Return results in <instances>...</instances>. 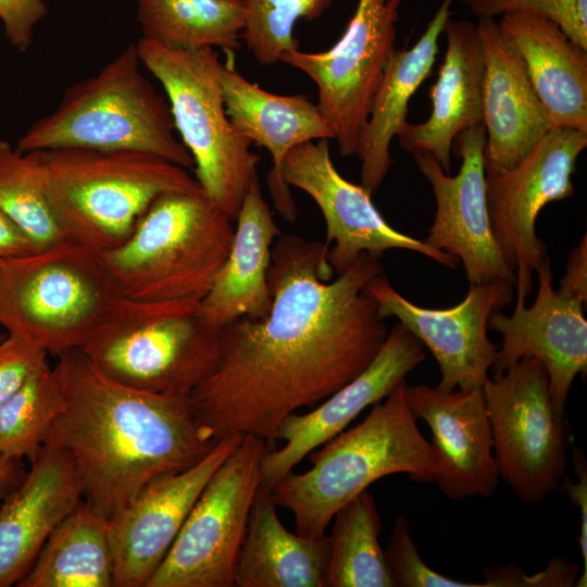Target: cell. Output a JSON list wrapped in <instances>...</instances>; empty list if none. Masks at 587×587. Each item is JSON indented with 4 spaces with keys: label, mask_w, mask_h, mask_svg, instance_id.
<instances>
[{
    "label": "cell",
    "mask_w": 587,
    "mask_h": 587,
    "mask_svg": "<svg viewBox=\"0 0 587 587\" xmlns=\"http://www.w3.org/2000/svg\"><path fill=\"white\" fill-rule=\"evenodd\" d=\"M275 241L268 314L220 328L215 364L188 397L210 441L252 435L273 448L280 423L357 377L389 332L366 289L384 273L380 257L362 252L333 279L323 242L282 234Z\"/></svg>",
    "instance_id": "6da1fadb"
},
{
    "label": "cell",
    "mask_w": 587,
    "mask_h": 587,
    "mask_svg": "<svg viewBox=\"0 0 587 587\" xmlns=\"http://www.w3.org/2000/svg\"><path fill=\"white\" fill-rule=\"evenodd\" d=\"M58 359L64 405L43 447L70 453L83 499L109 520L148 482L192 465L216 444L200 433L188 398L121 385L80 349Z\"/></svg>",
    "instance_id": "7a4b0ae2"
},
{
    "label": "cell",
    "mask_w": 587,
    "mask_h": 587,
    "mask_svg": "<svg viewBox=\"0 0 587 587\" xmlns=\"http://www.w3.org/2000/svg\"><path fill=\"white\" fill-rule=\"evenodd\" d=\"M405 383L372 405L361 423L310 452L308 471H291L270 489L275 504L292 513L298 534L325 535L339 509L385 476L434 483L432 448L408 407Z\"/></svg>",
    "instance_id": "3957f363"
},
{
    "label": "cell",
    "mask_w": 587,
    "mask_h": 587,
    "mask_svg": "<svg viewBox=\"0 0 587 587\" xmlns=\"http://www.w3.org/2000/svg\"><path fill=\"white\" fill-rule=\"evenodd\" d=\"M234 223L198 184L158 196L121 245L98 253L121 297L200 302L229 252Z\"/></svg>",
    "instance_id": "277c9868"
},
{
    "label": "cell",
    "mask_w": 587,
    "mask_h": 587,
    "mask_svg": "<svg viewBox=\"0 0 587 587\" xmlns=\"http://www.w3.org/2000/svg\"><path fill=\"white\" fill-rule=\"evenodd\" d=\"M140 65L136 43L125 47L98 73L70 86L57 108L26 129L16 148L139 150L192 171L193 160L175 136L168 101Z\"/></svg>",
    "instance_id": "5b68a950"
},
{
    "label": "cell",
    "mask_w": 587,
    "mask_h": 587,
    "mask_svg": "<svg viewBox=\"0 0 587 587\" xmlns=\"http://www.w3.org/2000/svg\"><path fill=\"white\" fill-rule=\"evenodd\" d=\"M39 151L46 191L66 239L97 252L121 245L158 196L198 185L188 170L145 151Z\"/></svg>",
    "instance_id": "8992f818"
},
{
    "label": "cell",
    "mask_w": 587,
    "mask_h": 587,
    "mask_svg": "<svg viewBox=\"0 0 587 587\" xmlns=\"http://www.w3.org/2000/svg\"><path fill=\"white\" fill-rule=\"evenodd\" d=\"M218 332L201 314L199 301L120 296L79 349L121 385L188 398L215 364Z\"/></svg>",
    "instance_id": "52a82bcc"
},
{
    "label": "cell",
    "mask_w": 587,
    "mask_h": 587,
    "mask_svg": "<svg viewBox=\"0 0 587 587\" xmlns=\"http://www.w3.org/2000/svg\"><path fill=\"white\" fill-rule=\"evenodd\" d=\"M136 46L141 64L165 91L175 130L193 160L196 180L235 222L246 193L259 178L260 155L228 118L217 51L174 49L142 37Z\"/></svg>",
    "instance_id": "ba28073f"
},
{
    "label": "cell",
    "mask_w": 587,
    "mask_h": 587,
    "mask_svg": "<svg viewBox=\"0 0 587 587\" xmlns=\"http://www.w3.org/2000/svg\"><path fill=\"white\" fill-rule=\"evenodd\" d=\"M120 297L99 253L72 240L0 267V325L48 354L79 349Z\"/></svg>",
    "instance_id": "9c48e42d"
},
{
    "label": "cell",
    "mask_w": 587,
    "mask_h": 587,
    "mask_svg": "<svg viewBox=\"0 0 587 587\" xmlns=\"http://www.w3.org/2000/svg\"><path fill=\"white\" fill-rule=\"evenodd\" d=\"M498 472L524 503L538 504L565 476L572 444L542 363L524 358L483 385Z\"/></svg>",
    "instance_id": "30bf717a"
},
{
    "label": "cell",
    "mask_w": 587,
    "mask_h": 587,
    "mask_svg": "<svg viewBox=\"0 0 587 587\" xmlns=\"http://www.w3.org/2000/svg\"><path fill=\"white\" fill-rule=\"evenodd\" d=\"M272 448L252 435L211 476L146 587H235L251 505Z\"/></svg>",
    "instance_id": "8fae6325"
},
{
    "label": "cell",
    "mask_w": 587,
    "mask_h": 587,
    "mask_svg": "<svg viewBox=\"0 0 587 587\" xmlns=\"http://www.w3.org/2000/svg\"><path fill=\"white\" fill-rule=\"evenodd\" d=\"M402 0H359L342 36L326 51L295 49L280 61L317 87V108L342 157L357 154L385 66L396 49Z\"/></svg>",
    "instance_id": "7c38bea8"
},
{
    "label": "cell",
    "mask_w": 587,
    "mask_h": 587,
    "mask_svg": "<svg viewBox=\"0 0 587 587\" xmlns=\"http://www.w3.org/2000/svg\"><path fill=\"white\" fill-rule=\"evenodd\" d=\"M586 147L587 133L550 129L513 167L486 174L491 228L504 261L515 273L516 298L526 299L530 294L534 273L549 257L536 234V220L548 203L574 195L572 176Z\"/></svg>",
    "instance_id": "4fadbf2b"
},
{
    "label": "cell",
    "mask_w": 587,
    "mask_h": 587,
    "mask_svg": "<svg viewBox=\"0 0 587 587\" xmlns=\"http://www.w3.org/2000/svg\"><path fill=\"white\" fill-rule=\"evenodd\" d=\"M280 172L288 186L304 191L321 210L326 226L325 263L335 275L345 272L362 252L382 258L390 249L413 251L448 268L458 267L455 257L394 228L373 203L372 193L337 171L328 139L294 148Z\"/></svg>",
    "instance_id": "5bb4252c"
},
{
    "label": "cell",
    "mask_w": 587,
    "mask_h": 587,
    "mask_svg": "<svg viewBox=\"0 0 587 587\" xmlns=\"http://www.w3.org/2000/svg\"><path fill=\"white\" fill-rule=\"evenodd\" d=\"M366 289L380 316L396 317L436 359L440 371L436 388L483 387L498 350L488 337V321L512 302L515 285L504 280L470 284L464 299L447 309L415 304L397 291L384 273L373 277Z\"/></svg>",
    "instance_id": "9a60e30c"
},
{
    "label": "cell",
    "mask_w": 587,
    "mask_h": 587,
    "mask_svg": "<svg viewBox=\"0 0 587 587\" xmlns=\"http://www.w3.org/2000/svg\"><path fill=\"white\" fill-rule=\"evenodd\" d=\"M485 127L483 123L460 133L452 152L461 160L454 176L446 173L429 153L414 161L430 184L436 211L424 241L455 257L470 284L504 280L516 284L495 239L486 198Z\"/></svg>",
    "instance_id": "2e32d148"
},
{
    "label": "cell",
    "mask_w": 587,
    "mask_h": 587,
    "mask_svg": "<svg viewBox=\"0 0 587 587\" xmlns=\"http://www.w3.org/2000/svg\"><path fill=\"white\" fill-rule=\"evenodd\" d=\"M241 438L224 437L192 465L154 477L109 520L113 587H146L204 486Z\"/></svg>",
    "instance_id": "e0dca14e"
},
{
    "label": "cell",
    "mask_w": 587,
    "mask_h": 587,
    "mask_svg": "<svg viewBox=\"0 0 587 587\" xmlns=\"http://www.w3.org/2000/svg\"><path fill=\"white\" fill-rule=\"evenodd\" d=\"M536 273L538 290L530 307H526L525 299L516 298L511 315L498 310L489 317L488 329L502 337L490 371L500 374L524 358H536L547 372L557 411L566 413L572 384L577 375L587 373L585 303L553 289L549 257Z\"/></svg>",
    "instance_id": "ac0fdd59"
},
{
    "label": "cell",
    "mask_w": 587,
    "mask_h": 587,
    "mask_svg": "<svg viewBox=\"0 0 587 587\" xmlns=\"http://www.w3.org/2000/svg\"><path fill=\"white\" fill-rule=\"evenodd\" d=\"M426 358L423 344L397 322L364 371L316 409L291 413L280 423L277 440L285 444L265 454L262 485L271 489L310 452L345 430L364 409L390 395Z\"/></svg>",
    "instance_id": "d6986e66"
},
{
    "label": "cell",
    "mask_w": 587,
    "mask_h": 587,
    "mask_svg": "<svg viewBox=\"0 0 587 587\" xmlns=\"http://www.w3.org/2000/svg\"><path fill=\"white\" fill-rule=\"evenodd\" d=\"M404 392L414 417L430 429L440 491L452 500L492 496L500 476L483 387L442 391L405 383Z\"/></svg>",
    "instance_id": "ffe728a7"
},
{
    "label": "cell",
    "mask_w": 587,
    "mask_h": 587,
    "mask_svg": "<svg viewBox=\"0 0 587 587\" xmlns=\"http://www.w3.org/2000/svg\"><path fill=\"white\" fill-rule=\"evenodd\" d=\"M234 55L226 54L221 73L226 113L239 134L271 153L267 184L272 201L282 217L295 222L297 208L280 172L284 159L302 143L335 139L334 129L307 96L276 95L248 80L235 68Z\"/></svg>",
    "instance_id": "44dd1931"
},
{
    "label": "cell",
    "mask_w": 587,
    "mask_h": 587,
    "mask_svg": "<svg viewBox=\"0 0 587 587\" xmlns=\"http://www.w3.org/2000/svg\"><path fill=\"white\" fill-rule=\"evenodd\" d=\"M476 25L484 57L485 173L498 174L517 164L551 128L522 60L497 21L478 17Z\"/></svg>",
    "instance_id": "7402d4cb"
},
{
    "label": "cell",
    "mask_w": 587,
    "mask_h": 587,
    "mask_svg": "<svg viewBox=\"0 0 587 587\" xmlns=\"http://www.w3.org/2000/svg\"><path fill=\"white\" fill-rule=\"evenodd\" d=\"M0 503V587L17 585L57 525L83 500L70 453L43 447Z\"/></svg>",
    "instance_id": "603a6c76"
},
{
    "label": "cell",
    "mask_w": 587,
    "mask_h": 587,
    "mask_svg": "<svg viewBox=\"0 0 587 587\" xmlns=\"http://www.w3.org/2000/svg\"><path fill=\"white\" fill-rule=\"evenodd\" d=\"M442 33L447 47L429 88L432 112L422 123L405 122L396 137L413 154H432L449 174L454 138L483 123L484 57L475 23L449 17Z\"/></svg>",
    "instance_id": "cb8c5ba5"
},
{
    "label": "cell",
    "mask_w": 587,
    "mask_h": 587,
    "mask_svg": "<svg viewBox=\"0 0 587 587\" xmlns=\"http://www.w3.org/2000/svg\"><path fill=\"white\" fill-rule=\"evenodd\" d=\"M497 23L522 60L550 128L587 133V50L539 15L507 13Z\"/></svg>",
    "instance_id": "d4e9b609"
},
{
    "label": "cell",
    "mask_w": 587,
    "mask_h": 587,
    "mask_svg": "<svg viewBox=\"0 0 587 587\" xmlns=\"http://www.w3.org/2000/svg\"><path fill=\"white\" fill-rule=\"evenodd\" d=\"M235 223L229 252L200 301L201 314L216 328L239 317L264 319L272 307L267 272L280 229L259 178L246 193Z\"/></svg>",
    "instance_id": "484cf974"
},
{
    "label": "cell",
    "mask_w": 587,
    "mask_h": 587,
    "mask_svg": "<svg viewBox=\"0 0 587 587\" xmlns=\"http://www.w3.org/2000/svg\"><path fill=\"white\" fill-rule=\"evenodd\" d=\"M452 1L444 0L419 40L409 49H395L385 66L357 152L360 185L371 193L394 163L391 141L407 122L410 99L432 73Z\"/></svg>",
    "instance_id": "4316f807"
},
{
    "label": "cell",
    "mask_w": 587,
    "mask_h": 587,
    "mask_svg": "<svg viewBox=\"0 0 587 587\" xmlns=\"http://www.w3.org/2000/svg\"><path fill=\"white\" fill-rule=\"evenodd\" d=\"M271 490L253 499L235 569L236 587H326L327 536L307 537L280 522Z\"/></svg>",
    "instance_id": "83f0119b"
},
{
    "label": "cell",
    "mask_w": 587,
    "mask_h": 587,
    "mask_svg": "<svg viewBox=\"0 0 587 587\" xmlns=\"http://www.w3.org/2000/svg\"><path fill=\"white\" fill-rule=\"evenodd\" d=\"M17 587H113L109 519L84 499L52 530Z\"/></svg>",
    "instance_id": "f1b7e54d"
},
{
    "label": "cell",
    "mask_w": 587,
    "mask_h": 587,
    "mask_svg": "<svg viewBox=\"0 0 587 587\" xmlns=\"http://www.w3.org/2000/svg\"><path fill=\"white\" fill-rule=\"evenodd\" d=\"M142 38L182 50L235 54L245 27L242 0H137Z\"/></svg>",
    "instance_id": "f546056e"
},
{
    "label": "cell",
    "mask_w": 587,
    "mask_h": 587,
    "mask_svg": "<svg viewBox=\"0 0 587 587\" xmlns=\"http://www.w3.org/2000/svg\"><path fill=\"white\" fill-rule=\"evenodd\" d=\"M333 520L327 536L326 587H396L378 541L382 521L371 492L359 494Z\"/></svg>",
    "instance_id": "4dcf8cb0"
},
{
    "label": "cell",
    "mask_w": 587,
    "mask_h": 587,
    "mask_svg": "<svg viewBox=\"0 0 587 587\" xmlns=\"http://www.w3.org/2000/svg\"><path fill=\"white\" fill-rule=\"evenodd\" d=\"M64 405L61 371L46 361L0 404V454L30 462L45 446Z\"/></svg>",
    "instance_id": "1f68e13d"
},
{
    "label": "cell",
    "mask_w": 587,
    "mask_h": 587,
    "mask_svg": "<svg viewBox=\"0 0 587 587\" xmlns=\"http://www.w3.org/2000/svg\"><path fill=\"white\" fill-rule=\"evenodd\" d=\"M0 208L38 251L66 240L46 191L39 150L23 152L0 140Z\"/></svg>",
    "instance_id": "d6a6232c"
},
{
    "label": "cell",
    "mask_w": 587,
    "mask_h": 587,
    "mask_svg": "<svg viewBox=\"0 0 587 587\" xmlns=\"http://www.w3.org/2000/svg\"><path fill=\"white\" fill-rule=\"evenodd\" d=\"M247 50L262 66L273 65L291 50L299 49L294 36L299 20L322 16L333 0H242Z\"/></svg>",
    "instance_id": "836d02e7"
},
{
    "label": "cell",
    "mask_w": 587,
    "mask_h": 587,
    "mask_svg": "<svg viewBox=\"0 0 587 587\" xmlns=\"http://www.w3.org/2000/svg\"><path fill=\"white\" fill-rule=\"evenodd\" d=\"M478 17L532 13L557 24L575 43L587 50V0H460Z\"/></svg>",
    "instance_id": "e575fe53"
},
{
    "label": "cell",
    "mask_w": 587,
    "mask_h": 587,
    "mask_svg": "<svg viewBox=\"0 0 587 587\" xmlns=\"http://www.w3.org/2000/svg\"><path fill=\"white\" fill-rule=\"evenodd\" d=\"M385 553L396 587H485L484 583L450 578L427 565L414 544L409 521L403 515L395 521Z\"/></svg>",
    "instance_id": "d590c367"
},
{
    "label": "cell",
    "mask_w": 587,
    "mask_h": 587,
    "mask_svg": "<svg viewBox=\"0 0 587 587\" xmlns=\"http://www.w3.org/2000/svg\"><path fill=\"white\" fill-rule=\"evenodd\" d=\"M46 361L48 353L43 349L12 334L3 337L0 340V404Z\"/></svg>",
    "instance_id": "8d00e7d4"
},
{
    "label": "cell",
    "mask_w": 587,
    "mask_h": 587,
    "mask_svg": "<svg viewBox=\"0 0 587 587\" xmlns=\"http://www.w3.org/2000/svg\"><path fill=\"white\" fill-rule=\"evenodd\" d=\"M579 567L576 563L554 557L539 573L527 575L515 564L488 567L484 573L486 587H571L575 586Z\"/></svg>",
    "instance_id": "74e56055"
},
{
    "label": "cell",
    "mask_w": 587,
    "mask_h": 587,
    "mask_svg": "<svg viewBox=\"0 0 587 587\" xmlns=\"http://www.w3.org/2000/svg\"><path fill=\"white\" fill-rule=\"evenodd\" d=\"M48 14L43 0H0L5 38L21 52L32 47L35 25Z\"/></svg>",
    "instance_id": "f35d334b"
},
{
    "label": "cell",
    "mask_w": 587,
    "mask_h": 587,
    "mask_svg": "<svg viewBox=\"0 0 587 587\" xmlns=\"http://www.w3.org/2000/svg\"><path fill=\"white\" fill-rule=\"evenodd\" d=\"M573 467L578 477L576 483L572 482L565 474L558 490L564 494L573 504L579 508L580 525L578 544L583 558V574L576 580V587L587 586V462L584 451L573 448Z\"/></svg>",
    "instance_id": "ab89813d"
},
{
    "label": "cell",
    "mask_w": 587,
    "mask_h": 587,
    "mask_svg": "<svg viewBox=\"0 0 587 587\" xmlns=\"http://www.w3.org/2000/svg\"><path fill=\"white\" fill-rule=\"evenodd\" d=\"M558 290L567 297L587 302V234L571 249Z\"/></svg>",
    "instance_id": "60d3db41"
},
{
    "label": "cell",
    "mask_w": 587,
    "mask_h": 587,
    "mask_svg": "<svg viewBox=\"0 0 587 587\" xmlns=\"http://www.w3.org/2000/svg\"><path fill=\"white\" fill-rule=\"evenodd\" d=\"M38 251L30 238L0 208V260Z\"/></svg>",
    "instance_id": "b9f144b4"
},
{
    "label": "cell",
    "mask_w": 587,
    "mask_h": 587,
    "mask_svg": "<svg viewBox=\"0 0 587 587\" xmlns=\"http://www.w3.org/2000/svg\"><path fill=\"white\" fill-rule=\"evenodd\" d=\"M27 471L21 460H12L0 454V503L24 479Z\"/></svg>",
    "instance_id": "7bdbcfd3"
},
{
    "label": "cell",
    "mask_w": 587,
    "mask_h": 587,
    "mask_svg": "<svg viewBox=\"0 0 587 587\" xmlns=\"http://www.w3.org/2000/svg\"><path fill=\"white\" fill-rule=\"evenodd\" d=\"M4 336L0 335V340L3 338Z\"/></svg>",
    "instance_id": "ee69618b"
},
{
    "label": "cell",
    "mask_w": 587,
    "mask_h": 587,
    "mask_svg": "<svg viewBox=\"0 0 587 587\" xmlns=\"http://www.w3.org/2000/svg\"><path fill=\"white\" fill-rule=\"evenodd\" d=\"M3 260H0V267H1V263H2Z\"/></svg>",
    "instance_id": "f6af8a7d"
}]
</instances>
